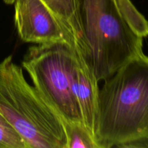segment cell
<instances>
[{
    "instance_id": "cell-1",
    "label": "cell",
    "mask_w": 148,
    "mask_h": 148,
    "mask_svg": "<svg viewBox=\"0 0 148 148\" xmlns=\"http://www.w3.org/2000/svg\"><path fill=\"white\" fill-rule=\"evenodd\" d=\"M83 56L98 82L143 54L148 22L130 0H76Z\"/></svg>"
},
{
    "instance_id": "cell-2",
    "label": "cell",
    "mask_w": 148,
    "mask_h": 148,
    "mask_svg": "<svg viewBox=\"0 0 148 148\" xmlns=\"http://www.w3.org/2000/svg\"><path fill=\"white\" fill-rule=\"evenodd\" d=\"M148 130V56L144 53L104 80L98 93L94 141L121 147Z\"/></svg>"
},
{
    "instance_id": "cell-3",
    "label": "cell",
    "mask_w": 148,
    "mask_h": 148,
    "mask_svg": "<svg viewBox=\"0 0 148 148\" xmlns=\"http://www.w3.org/2000/svg\"><path fill=\"white\" fill-rule=\"evenodd\" d=\"M0 114L27 148H66L63 121L9 56L0 62Z\"/></svg>"
},
{
    "instance_id": "cell-4",
    "label": "cell",
    "mask_w": 148,
    "mask_h": 148,
    "mask_svg": "<svg viewBox=\"0 0 148 148\" xmlns=\"http://www.w3.org/2000/svg\"><path fill=\"white\" fill-rule=\"evenodd\" d=\"M75 51L66 42L30 46L21 62L38 92L63 122L82 124L72 86Z\"/></svg>"
},
{
    "instance_id": "cell-5",
    "label": "cell",
    "mask_w": 148,
    "mask_h": 148,
    "mask_svg": "<svg viewBox=\"0 0 148 148\" xmlns=\"http://www.w3.org/2000/svg\"><path fill=\"white\" fill-rule=\"evenodd\" d=\"M14 7V24L20 39L26 43L66 42L70 38L56 16L42 0H4Z\"/></svg>"
},
{
    "instance_id": "cell-6",
    "label": "cell",
    "mask_w": 148,
    "mask_h": 148,
    "mask_svg": "<svg viewBox=\"0 0 148 148\" xmlns=\"http://www.w3.org/2000/svg\"><path fill=\"white\" fill-rule=\"evenodd\" d=\"M75 51V64L72 74L73 91L82 116V123L94 139L98 113V81L87 63L82 53Z\"/></svg>"
},
{
    "instance_id": "cell-7",
    "label": "cell",
    "mask_w": 148,
    "mask_h": 148,
    "mask_svg": "<svg viewBox=\"0 0 148 148\" xmlns=\"http://www.w3.org/2000/svg\"><path fill=\"white\" fill-rule=\"evenodd\" d=\"M54 14L70 38L73 49L83 54L82 30L78 18L76 0H42Z\"/></svg>"
},
{
    "instance_id": "cell-8",
    "label": "cell",
    "mask_w": 148,
    "mask_h": 148,
    "mask_svg": "<svg viewBox=\"0 0 148 148\" xmlns=\"http://www.w3.org/2000/svg\"><path fill=\"white\" fill-rule=\"evenodd\" d=\"M66 133V148H98L90 133L82 124L63 122Z\"/></svg>"
},
{
    "instance_id": "cell-9",
    "label": "cell",
    "mask_w": 148,
    "mask_h": 148,
    "mask_svg": "<svg viewBox=\"0 0 148 148\" xmlns=\"http://www.w3.org/2000/svg\"><path fill=\"white\" fill-rule=\"evenodd\" d=\"M0 148H27L23 139L0 114Z\"/></svg>"
},
{
    "instance_id": "cell-10",
    "label": "cell",
    "mask_w": 148,
    "mask_h": 148,
    "mask_svg": "<svg viewBox=\"0 0 148 148\" xmlns=\"http://www.w3.org/2000/svg\"><path fill=\"white\" fill-rule=\"evenodd\" d=\"M120 148H148V130L137 139L125 143Z\"/></svg>"
}]
</instances>
